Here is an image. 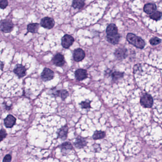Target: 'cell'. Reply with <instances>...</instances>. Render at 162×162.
Returning a JSON list of instances; mask_svg holds the SVG:
<instances>
[{
	"mask_svg": "<svg viewBox=\"0 0 162 162\" xmlns=\"http://www.w3.org/2000/svg\"><path fill=\"white\" fill-rule=\"evenodd\" d=\"M11 160H12L11 155H6L3 159V162H11Z\"/></svg>",
	"mask_w": 162,
	"mask_h": 162,
	"instance_id": "obj_30",
	"label": "cell"
},
{
	"mask_svg": "<svg viewBox=\"0 0 162 162\" xmlns=\"http://www.w3.org/2000/svg\"><path fill=\"white\" fill-rule=\"evenodd\" d=\"M14 72L18 77L21 78L26 76V69L25 67L20 64H18L14 68Z\"/></svg>",
	"mask_w": 162,
	"mask_h": 162,
	"instance_id": "obj_7",
	"label": "cell"
},
{
	"mask_svg": "<svg viewBox=\"0 0 162 162\" xmlns=\"http://www.w3.org/2000/svg\"><path fill=\"white\" fill-rule=\"evenodd\" d=\"M127 39L130 43L138 49H144L146 45L145 41L142 38L131 33L127 34Z\"/></svg>",
	"mask_w": 162,
	"mask_h": 162,
	"instance_id": "obj_1",
	"label": "cell"
},
{
	"mask_svg": "<svg viewBox=\"0 0 162 162\" xmlns=\"http://www.w3.org/2000/svg\"><path fill=\"white\" fill-rule=\"evenodd\" d=\"M105 133L104 131H96L93 135V138L94 140L102 139L105 136Z\"/></svg>",
	"mask_w": 162,
	"mask_h": 162,
	"instance_id": "obj_21",
	"label": "cell"
},
{
	"mask_svg": "<svg viewBox=\"0 0 162 162\" xmlns=\"http://www.w3.org/2000/svg\"><path fill=\"white\" fill-rule=\"evenodd\" d=\"M85 55V52L82 49L80 48L76 49L73 52V59L76 62H80L84 59Z\"/></svg>",
	"mask_w": 162,
	"mask_h": 162,
	"instance_id": "obj_6",
	"label": "cell"
},
{
	"mask_svg": "<svg viewBox=\"0 0 162 162\" xmlns=\"http://www.w3.org/2000/svg\"><path fill=\"white\" fill-rule=\"evenodd\" d=\"M7 133L5 130L4 129H1L0 131V140L1 141L3 140V139L6 138V136H7Z\"/></svg>",
	"mask_w": 162,
	"mask_h": 162,
	"instance_id": "obj_27",
	"label": "cell"
},
{
	"mask_svg": "<svg viewBox=\"0 0 162 162\" xmlns=\"http://www.w3.org/2000/svg\"><path fill=\"white\" fill-rule=\"evenodd\" d=\"M1 31L4 33H10L14 28V24L11 20H5L1 21L0 25Z\"/></svg>",
	"mask_w": 162,
	"mask_h": 162,
	"instance_id": "obj_3",
	"label": "cell"
},
{
	"mask_svg": "<svg viewBox=\"0 0 162 162\" xmlns=\"http://www.w3.org/2000/svg\"><path fill=\"white\" fill-rule=\"evenodd\" d=\"M75 76L76 80L78 81L84 80L88 77L87 71L83 69H78L75 72Z\"/></svg>",
	"mask_w": 162,
	"mask_h": 162,
	"instance_id": "obj_10",
	"label": "cell"
},
{
	"mask_svg": "<svg viewBox=\"0 0 162 162\" xmlns=\"http://www.w3.org/2000/svg\"><path fill=\"white\" fill-rule=\"evenodd\" d=\"M41 26L47 29H51L54 27L55 22L54 20L50 17H45L41 20Z\"/></svg>",
	"mask_w": 162,
	"mask_h": 162,
	"instance_id": "obj_8",
	"label": "cell"
},
{
	"mask_svg": "<svg viewBox=\"0 0 162 162\" xmlns=\"http://www.w3.org/2000/svg\"><path fill=\"white\" fill-rule=\"evenodd\" d=\"M3 66H4V64L3 63V62H1V70H3Z\"/></svg>",
	"mask_w": 162,
	"mask_h": 162,
	"instance_id": "obj_31",
	"label": "cell"
},
{
	"mask_svg": "<svg viewBox=\"0 0 162 162\" xmlns=\"http://www.w3.org/2000/svg\"><path fill=\"white\" fill-rule=\"evenodd\" d=\"M150 43L152 46H155L158 45L161 42V39H160L159 38L155 37V38H152L150 40Z\"/></svg>",
	"mask_w": 162,
	"mask_h": 162,
	"instance_id": "obj_25",
	"label": "cell"
},
{
	"mask_svg": "<svg viewBox=\"0 0 162 162\" xmlns=\"http://www.w3.org/2000/svg\"><path fill=\"white\" fill-rule=\"evenodd\" d=\"M120 38V36L119 34H117L116 35H107V41L113 45H116L118 43Z\"/></svg>",
	"mask_w": 162,
	"mask_h": 162,
	"instance_id": "obj_17",
	"label": "cell"
},
{
	"mask_svg": "<svg viewBox=\"0 0 162 162\" xmlns=\"http://www.w3.org/2000/svg\"><path fill=\"white\" fill-rule=\"evenodd\" d=\"M39 27V24L38 23H31L28 25L27 30L30 32L36 33L38 32Z\"/></svg>",
	"mask_w": 162,
	"mask_h": 162,
	"instance_id": "obj_20",
	"label": "cell"
},
{
	"mask_svg": "<svg viewBox=\"0 0 162 162\" xmlns=\"http://www.w3.org/2000/svg\"><path fill=\"white\" fill-rule=\"evenodd\" d=\"M61 150L62 152H64L65 154L68 153V152L71 150L73 149V146L70 142H65L61 144Z\"/></svg>",
	"mask_w": 162,
	"mask_h": 162,
	"instance_id": "obj_18",
	"label": "cell"
},
{
	"mask_svg": "<svg viewBox=\"0 0 162 162\" xmlns=\"http://www.w3.org/2000/svg\"><path fill=\"white\" fill-rule=\"evenodd\" d=\"M68 130H69V128L67 125L62 127L61 128H60V130H59L58 133V138L62 139V140H65L67 138Z\"/></svg>",
	"mask_w": 162,
	"mask_h": 162,
	"instance_id": "obj_15",
	"label": "cell"
},
{
	"mask_svg": "<svg viewBox=\"0 0 162 162\" xmlns=\"http://www.w3.org/2000/svg\"><path fill=\"white\" fill-rule=\"evenodd\" d=\"M157 6L154 3H149L146 4L144 7V11L146 14H152L155 12L157 10Z\"/></svg>",
	"mask_w": 162,
	"mask_h": 162,
	"instance_id": "obj_14",
	"label": "cell"
},
{
	"mask_svg": "<svg viewBox=\"0 0 162 162\" xmlns=\"http://www.w3.org/2000/svg\"><path fill=\"white\" fill-rule=\"evenodd\" d=\"M140 103L145 108H151L153 105V99L150 95L146 93L142 96Z\"/></svg>",
	"mask_w": 162,
	"mask_h": 162,
	"instance_id": "obj_2",
	"label": "cell"
},
{
	"mask_svg": "<svg viewBox=\"0 0 162 162\" xmlns=\"http://www.w3.org/2000/svg\"><path fill=\"white\" fill-rule=\"evenodd\" d=\"M106 32H107V35H116L118 34V28L114 24H110L107 27Z\"/></svg>",
	"mask_w": 162,
	"mask_h": 162,
	"instance_id": "obj_13",
	"label": "cell"
},
{
	"mask_svg": "<svg viewBox=\"0 0 162 162\" xmlns=\"http://www.w3.org/2000/svg\"><path fill=\"white\" fill-rule=\"evenodd\" d=\"M51 92L54 96L56 97H60V90H57L56 88H52L51 89Z\"/></svg>",
	"mask_w": 162,
	"mask_h": 162,
	"instance_id": "obj_29",
	"label": "cell"
},
{
	"mask_svg": "<svg viewBox=\"0 0 162 162\" xmlns=\"http://www.w3.org/2000/svg\"><path fill=\"white\" fill-rule=\"evenodd\" d=\"M115 55L118 59L121 60L124 59L127 57V49L125 48H118L116 50Z\"/></svg>",
	"mask_w": 162,
	"mask_h": 162,
	"instance_id": "obj_12",
	"label": "cell"
},
{
	"mask_svg": "<svg viewBox=\"0 0 162 162\" xmlns=\"http://www.w3.org/2000/svg\"><path fill=\"white\" fill-rule=\"evenodd\" d=\"M16 121V118L13 115L10 114L4 119V125L7 128H11L15 124Z\"/></svg>",
	"mask_w": 162,
	"mask_h": 162,
	"instance_id": "obj_11",
	"label": "cell"
},
{
	"mask_svg": "<svg viewBox=\"0 0 162 162\" xmlns=\"http://www.w3.org/2000/svg\"><path fill=\"white\" fill-rule=\"evenodd\" d=\"M112 79L114 81H116L119 79L120 78L123 77V73L119 72H114L111 74Z\"/></svg>",
	"mask_w": 162,
	"mask_h": 162,
	"instance_id": "obj_23",
	"label": "cell"
},
{
	"mask_svg": "<svg viewBox=\"0 0 162 162\" xmlns=\"http://www.w3.org/2000/svg\"><path fill=\"white\" fill-rule=\"evenodd\" d=\"M8 4L7 0H0V7L1 9H5Z\"/></svg>",
	"mask_w": 162,
	"mask_h": 162,
	"instance_id": "obj_28",
	"label": "cell"
},
{
	"mask_svg": "<svg viewBox=\"0 0 162 162\" xmlns=\"http://www.w3.org/2000/svg\"><path fill=\"white\" fill-rule=\"evenodd\" d=\"M74 42V39L71 36L65 35L61 39V45L65 49H69Z\"/></svg>",
	"mask_w": 162,
	"mask_h": 162,
	"instance_id": "obj_5",
	"label": "cell"
},
{
	"mask_svg": "<svg viewBox=\"0 0 162 162\" xmlns=\"http://www.w3.org/2000/svg\"><path fill=\"white\" fill-rule=\"evenodd\" d=\"M85 5V0H73L72 6L75 9H81Z\"/></svg>",
	"mask_w": 162,
	"mask_h": 162,
	"instance_id": "obj_19",
	"label": "cell"
},
{
	"mask_svg": "<svg viewBox=\"0 0 162 162\" xmlns=\"http://www.w3.org/2000/svg\"><path fill=\"white\" fill-rule=\"evenodd\" d=\"M54 65L57 66H63L65 63L64 57L61 53H57L54 55L52 59Z\"/></svg>",
	"mask_w": 162,
	"mask_h": 162,
	"instance_id": "obj_9",
	"label": "cell"
},
{
	"mask_svg": "<svg viewBox=\"0 0 162 162\" xmlns=\"http://www.w3.org/2000/svg\"><path fill=\"white\" fill-rule=\"evenodd\" d=\"M87 142L84 138L80 136H78L76 138L74 143V145L77 148H82L86 146Z\"/></svg>",
	"mask_w": 162,
	"mask_h": 162,
	"instance_id": "obj_16",
	"label": "cell"
},
{
	"mask_svg": "<svg viewBox=\"0 0 162 162\" xmlns=\"http://www.w3.org/2000/svg\"><path fill=\"white\" fill-rule=\"evenodd\" d=\"M69 92L66 90H60V97L63 101L65 100L69 96Z\"/></svg>",
	"mask_w": 162,
	"mask_h": 162,
	"instance_id": "obj_26",
	"label": "cell"
},
{
	"mask_svg": "<svg viewBox=\"0 0 162 162\" xmlns=\"http://www.w3.org/2000/svg\"><path fill=\"white\" fill-rule=\"evenodd\" d=\"M54 77V72L48 68H45L41 74V78L45 82L52 80Z\"/></svg>",
	"mask_w": 162,
	"mask_h": 162,
	"instance_id": "obj_4",
	"label": "cell"
},
{
	"mask_svg": "<svg viewBox=\"0 0 162 162\" xmlns=\"http://www.w3.org/2000/svg\"><path fill=\"white\" fill-rule=\"evenodd\" d=\"M91 101L89 100H86L85 101H82L80 104L82 109H88L91 108Z\"/></svg>",
	"mask_w": 162,
	"mask_h": 162,
	"instance_id": "obj_24",
	"label": "cell"
},
{
	"mask_svg": "<svg viewBox=\"0 0 162 162\" xmlns=\"http://www.w3.org/2000/svg\"><path fill=\"white\" fill-rule=\"evenodd\" d=\"M162 17V13L158 11H155L153 14L150 15V18L153 20H160Z\"/></svg>",
	"mask_w": 162,
	"mask_h": 162,
	"instance_id": "obj_22",
	"label": "cell"
}]
</instances>
